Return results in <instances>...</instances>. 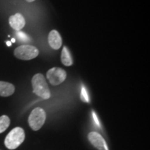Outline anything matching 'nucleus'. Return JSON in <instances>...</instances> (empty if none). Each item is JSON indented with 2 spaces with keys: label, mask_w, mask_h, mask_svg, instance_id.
<instances>
[{
  "label": "nucleus",
  "mask_w": 150,
  "mask_h": 150,
  "mask_svg": "<svg viewBox=\"0 0 150 150\" xmlns=\"http://www.w3.org/2000/svg\"><path fill=\"white\" fill-rule=\"evenodd\" d=\"M24 138L25 134L24 129L21 127H16L12 129L6 137L5 146L8 149H15L24 142Z\"/></svg>",
  "instance_id": "obj_2"
},
{
  "label": "nucleus",
  "mask_w": 150,
  "mask_h": 150,
  "mask_svg": "<svg viewBox=\"0 0 150 150\" xmlns=\"http://www.w3.org/2000/svg\"><path fill=\"white\" fill-rule=\"evenodd\" d=\"M9 125H10V119L8 116H1L0 117V134L6 130Z\"/></svg>",
  "instance_id": "obj_11"
},
{
  "label": "nucleus",
  "mask_w": 150,
  "mask_h": 150,
  "mask_svg": "<svg viewBox=\"0 0 150 150\" xmlns=\"http://www.w3.org/2000/svg\"><path fill=\"white\" fill-rule=\"evenodd\" d=\"M81 100L84 102H89L87 92H86V89L84 88H83L81 90Z\"/></svg>",
  "instance_id": "obj_12"
},
{
  "label": "nucleus",
  "mask_w": 150,
  "mask_h": 150,
  "mask_svg": "<svg viewBox=\"0 0 150 150\" xmlns=\"http://www.w3.org/2000/svg\"><path fill=\"white\" fill-rule=\"evenodd\" d=\"M17 35L18 36L19 39L22 40V41H27V40H29V38H28V36L25 34V33H21V32H18V33H17Z\"/></svg>",
  "instance_id": "obj_13"
},
{
  "label": "nucleus",
  "mask_w": 150,
  "mask_h": 150,
  "mask_svg": "<svg viewBox=\"0 0 150 150\" xmlns=\"http://www.w3.org/2000/svg\"><path fill=\"white\" fill-rule=\"evenodd\" d=\"M15 41H16L15 39H12V40H11V42H15Z\"/></svg>",
  "instance_id": "obj_16"
},
{
  "label": "nucleus",
  "mask_w": 150,
  "mask_h": 150,
  "mask_svg": "<svg viewBox=\"0 0 150 150\" xmlns=\"http://www.w3.org/2000/svg\"><path fill=\"white\" fill-rule=\"evenodd\" d=\"M61 62L65 66H71L73 64V59L70 52L66 47L63 48L61 52Z\"/></svg>",
  "instance_id": "obj_10"
},
{
  "label": "nucleus",
  "mask_w": 150,
  "mask_h": 150,
  "mask_svg": "<svg viewBox=\"0 0 150 150\" xmlns=\"http://www.w3.org/2000/svg\"><path fill=\"white\" fill-rule=\"evenodd\" d=\"M6 44H7V45H8V46H11V42H9V41H8V42H6Z\"/></svg>",
  "instance_id": "obj_14"
},
{
  "label": "nucleus",
  "mask_w": 150,
  "mask_h": 150,
  "mask_svg": "<svg viewBox=\"0 0 150 150\" xmlns=\"http://www.w3.org/2000/svg\"><path fill=\"white\" fill-rule=\"evenodd\" d=\"M15 92V86L12 83L6 81H0V96L8 97Z\"/></svg>",
  "instance_id": "obj_9"
},
{
  "label": "nucleus",
  "mask_w": 150,
  "mask_h": 150,
  "mask_svg": "<svg viewBox=\"0 0 150 150\" xmlns=\"http://www.w3.org/2000/svg\"><path fill=\"white\" fill-rule=\"evenodd\" d=\"M10 26L16 31H20L25 26V19L20 13H16L9 18Z\"/></svg>",
  "instance_id": "obj_7"
},
{
  "label": "nucleus",
  "mask_w": 150,
  "mask_h": 150,
  "mask_svg": "<svg viewBox=\"0 0 150 150\" xmlns=\"http://www.w3.org/2000/svg\"><path fill=\"white\" fill-rule=\"evenodd\" d=\"M39 54L38 50L34 46L24 45L17 47L14 51V55L20 60L29 61L36 58Z\"/></svg>",
  "instance_id": "obj_4"
},
{
  "label": "nucleus",
  "mask_w": 150,
  "mask_h": 150,
  "mask_svg": "<svg viewBox=\"0 0 150 150\" xmlns=\"http://www.w3.org/2000/svg\"><path fill=\"white\" fill-rule=\"evenodd\" d=\"M66 77V72L61 67H53L47 72V78L53 86H58L62 83Z\"/></svg>",
  "instance_id": "obj_5"
},
{
  "label": "nucleus",
  "mask_w": 150,
  "mask_h": 150,
  "mask_svg": "<svg viewBox=\"0 0 150 150\" xmlns=\"http://www.w3.org/2000/svg\"><path fill=\"white\" fill-rule=\"evenodd\" d=\"M46 120V112L42 108H35L29 117V125L33 131L39 130Z\"/></svg>",
  "instance_id": "obj_3"
},
{
  "label": "nucleus",
  "mask_w": 150,
  "mask_h": 150,
  "mask_svg": "<svg viewBox=\"0 0 150 150\" xmlns=\"http://www.w3.org/2000/svg\"><path fill=\"white\" fill-rule=\"evenodd\" d=\"M88 137L89 141L96 149L99 150H108L106 141L99 133L93 131L90 133Z\"/></svg>",
  "instance_id": "obj_6"
},
{
  "label": "nucleus",
  "mask_w": 150,
  "mask_h": 150,
  "mask_svg": "<svg viewBox=\"0 0 150 150\" xmlns=\"http://www.w3.org/2000/svg\"><path fill=\"white\" fill-rule=\"evenodd\" d=\"M48 42L50 46L54 50H59L62 46V38L56 30H52L49 33Z\"/></svg>",
  "instance_id": "obj_8"
},
{
  "label": "nucleus",
  "mask_w": 150,
  "mask_h": 150,
  "mask_svg": "<svg viewBox=\"0 0 150 150\" xmlns=\"http://www.w3.org/2000/svg\"><path fill=\"white\" fill-rule=\"evenodd\" d=\"M28 2H33V1H34L35 0H27Z\"/></svg>",
  "instance_id": "obj_15"
},
{
  "label": "nucleus",
  "mask_w": 150,
  "mask_h": 150,
  "mask_svg": "<svg viewBox=\"0 0 150 150\" xmlns=\"http://www.w3.org/2000/svg\"><path fill=\"white\" fill-rule=\"evenodd\" d=\"M33 91L35 95L44 99H48L51 97L50 88L45 78L42 74H36L33 76L31 80Z\"/></svg>",
  "instance_id": "obj_1"
}]
</instances>
